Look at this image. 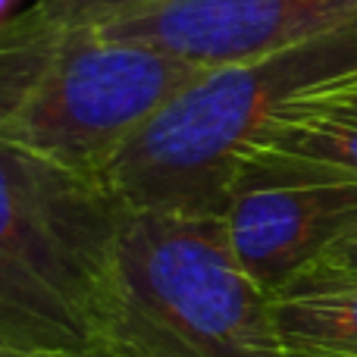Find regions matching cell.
Returning <instances> with one entry per match:
<instances>
[{
  "mask_svg": "<svg viewBox=\"0 0 357 357\" xmlns=\"http://www.w3.org/2000/svg\"><path fill=\"white\" fill-rule=\"evenodd\" d=\"M357 85V22L295 47L204 69L107 167L135 210L226 216L248 160L285 126Z\"/></svg>",
  "mask_w": 357,
  "mask_h": 357,
  "instance_id": "obj_1",
  "label": "cell"
},
{
  "mask_svg": "<svg viewBox=\"0 0 357 357\" xmlns=\"http://www.w3.org/2000/svg\"><path fill=\"white\" fill-rule=\"evenodd\" d=\"M107 357H289L276 298L241 266L226 216L129 207L107 285Z\"/></svg>",
  "mask_w": 357,
  "mask_h": 357,
  "instance_id": "obj_2",
  "label": "cell"
},
{
  "mask_svg": "<svg viewBox=\"0 0 357 357\" xmlns=\"http://www.w3.org/2000/svg\"><path fill=\"white\" fill-rule=\"evenodd\" d=\"M126 204L100 176L0 144V348L100 354Z\"/></svg>",
  "mask_w": 357,
  "mask_h": 357,
  "instance_id": "obj_3",
  "label": "cell"
},
{
  "mask_svg": "<svg viewBox=\"0 0 357 357\" xmlns=\"http://www.w3.org/2000/svg\"><path fill=\"white\" fill-rule=\"evenodd\" d=\"M204 69L94 29L0 25V144L100 176Z\"/></svg>",
  "mask_w": 357,
  "mask_h": 357,
  "instance_id": "obj_4",
  "label": "cell"
},
{
  "mask_svg": "<svg viewBox=\"0 0 357 357\" xmlns=\"http://www.w3.org/2000/svg\"><path fill=\"white\" fill-rule=\"evenodd\" d=\"M226 226L241 266L273 298L357 232V173L254 157L238 173Z\"/></svg>",
  "mask_w": 357,
  "mask_h": 357,
  "instance_id": "obj_5",
  "label": "cell"
},
{
  "mask_svg": "<svg viewBox=\"0 0 357 357\" xmlns=\"http://www.w3.org/2000/svg\"><path fill=\"white\" fill-rule=\"evenodd\" d=\"M357 22V0H160L94 29L201 69L241 63Z\"/></svg>",
  "mask_w": 357,
  "mask_h": 357,
  "instance_id": "obj_6",
  "label": "cell"
},
{
  "mask_svg": "<svg viewBox=\"0 0 357 357\" xmlns=\"http://www.w3.org/2000/svg\"><path fill=\"white\" fill-rule=\"evenodd\" d=\"M285 351L307 357H357V285L276 298Z\"/></svg>",
  "mask_w": 357,
  "mask_h": 357,
  "instance_id": "obj_7",
  "label": "cell"
},
{
  "mask_svg": "<svg viewBox=\"0 0 357 357\" xmlns=\"http://www.w3.org/2000/svg\"><path fill=\"white\" fill-rule=\"evenodd\" d=\"M264 154L357 173V85L285 126L257 157Z\"/></svg>",
  "mask_w": 357,
  "mask_h": 357,
  "instance_id": "obj_8",
  "label": "cell"
},
{
  "mask_svg": "<svg viewBox=\"0 0 357 357\" xmlns=\"http://www.w3.org/2000/svg\"><path fill=\"white\" fill-rule=\"evenodd\" d=\"M160 3V0H35L31 6L16 13V19L29 25H47V29H100L110 19L126 16L135 10H148V6Z\"/></svg>",
  "mask_w": 357,
  "mask_h": 357,
  "instance_id": "obj_9",
  "label": "cell"
},
{
  "mask_svg": "<svg viewBox=\"0 0 357 357\" xmlns=\"http://www.w3.org/2000/svg\"><path fill=\"white\" fill-rule=\"evenodd\" d=\"M342 285H357V232L348 235L345 241L323 254L317 264H310L304 273H298L276 298H291V295H310V291H326V289H342Z\"/></svg>",
  "mask_w": 357,
  "mask_h": 357,
  "instance_id": "obj_10",
  "label": "cell"
},
{
  "mask_svg": "<svg viewBox=\"0 0 357 357\" xmlns=\"http://www.w3.org/2000/svg\"><path fill=\"white\" fill-rule=\"evenodd\" d=\"M0 357H107V354H22V351H3L0 348Z\"/></svg>",
  "mask_w": 357,
  "mask_h": 357,
  "instance_id": "obj_11",
  "label": "cell"
},
{
  "mask_svg": "<svg viewBox=\"0 0 357 357\" xmlns=\"http://www.w3.org/2000/svg\"><path fill=\"white\" fill-rule=\"evenodd\" d=\"M13 6H16V0H0V25H3L10 16H16V13H13Z\"/></svg>",
  "mask_w": 357,
  "mask_h": 357,
  "instance_id": "obj_12",
  "label": "cell"
},
{
  "mask_svg": "<svg viewBox=\"0 0 357 357\" xmlns=\"http://www.w3.org/2000/svg\"><path fill=\"white\" fill-rule=\"evenodd\" d=\"M289 357H307V354H295V351H289Z\"/></svg>",
  "mask_w": 357,
  "mask_h": 357,
  "instance_id": "obj_13",
  "label": "cell"
}]
</instances>
